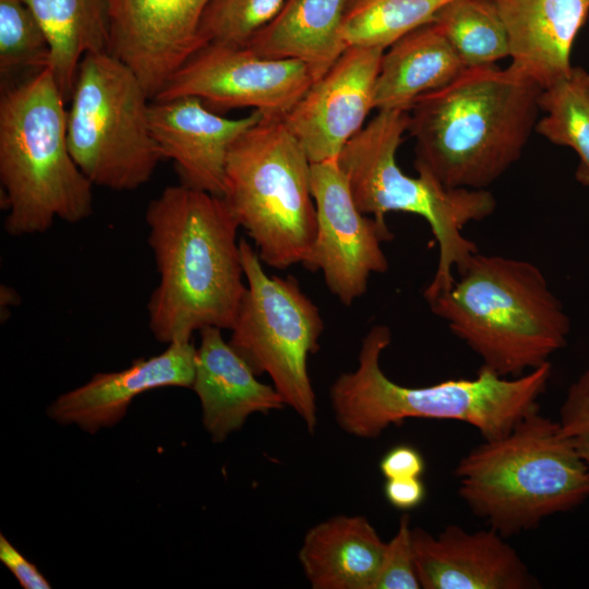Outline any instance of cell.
I'll return each instance as SVG.
<instances>
[{
	"instance_id": "cell-16",
	"label": "cell",
	"mask_w": 589,
	"mask_h": 589,
	"mask_svg": "<svg viewBox=\"0 0 589 589\" xmlns=\"http://www.w3.org/2000/svg\"><path fill=\"white\" fill-rule=\"evenodd\" d=\"M503 536L493 528L468 532L449 525L436 537L412 529L421 588L533 589L538 580Z\"/></svg>"
},
{
	"instance_id": "cell-21",
	"label": "cell",
	"mask_w": 589,
	"mask_h": 589,
	"mask_svg": "<svg viewBox=\"0 0 589 589\" xmlns=\"http://www.w3.org/2000/svg\"><path fill=\"white\" fill-rule=\"evenodd\" d=\"M384 51L374 87V109L409 111L423 94L442 88L467 67L431 22Z\"/></svg>"
},
{
	"instance_id": "cell-23",
	"label": "cell",
	"mask_w": 589,
	"mask_h": 589,
	"mask_svg": "<svg viewBox=\"0 0 589 589\" xmlns=\"http://www.w3.org/2000/svg\"><path fill=\"white\" fill-rule=\"evenodd\" d=\"M50 45L49 65L65 101L71 98L79 64L88 52L107 50L106 0H24Z\"/></svg>"
},
{
	"instance_id": "cell-8",
	"label": "cell",
	"mask_w": 589,
	"mask_h": 589,
	"mask_svg": "<svg viewBox=\"0 0 589 589\" xmlns=\"http://www.w3.org/2000/svg\"><path fill=\"white\" fill-rule=\"evenodd\" d=\"M223 199L263 263L303 264L316 235L311 161L283 118L263 116L233 143Z\"/></svg>"
},
{
	"instance_id": "cell-31",
	"label": "cell",
	"mask_w": 589,
	"mask_h": 589,
	"mask_svg": "<svg viewBox=\"0 0 589 589\" xmlns=\"http://www.w3.org/2000/svg\"><path fill=\"white\" fill-rule=\"evenodd\" d=\"M380 470L386 479L420 478L425 470V461L414 446L398 444L384 454Z\"/></svg>"
},
{
	"instance_id": "cell-34",
	"label": "cell",
	"mask_w": 589,
	"mask_h": 589,
	"mask_svg": "<svg viewBox=\"0 0 589 589\" xmlns=\"http://www.w3.org/2000/svg\"><path fill=\"white\" fill-rule=\"evenodd\" d=\"M0 297H1V315H3V313H7L8 312V306L9 305H13L14 303H16L15 299L19 298L17 293L14 291L13 288L9 287V286H5V285H2L1 286V292H0Z\"/></svg>"
},
{
	"instance_id": "cell-9",
	"label": "cell",
	"mask_w": 589,
	"mask_h": 589,
	"mask_svg": "<svg viewBox=\"0 0 589 589\" xmlns=\"http://www.w3.org/2000/svg\"><path fill=\"white\" fill-rule=\"evenodd\" d=\"M148 100L135 73L107 50L82 58L67 112V139L93 185L133 191L151 180L163 155L152 135Z\"/></svg>"
},
{
	"instance_id": "cell-20",
	"label": "cell",
	"mask_w": 589,
	"mask_h": 589,
	"mask_svg": "<svg viewBox=\"0 0 589 589\" xmlns=\"http://www.w3.org/2000/svg\"><path fill=\"white\" fill-rule=\"evenodd\" d=\"M384 542L363 516H335L312 527L299 551L313 589H373Z\"/></svg>"
},
{
	"instance_id": "cell-18",
	"label": "cell",
	"mask_w": 589,
	"mask_h": 589,
	"mask_svg": "<svg viewBox=\"0 0 589 589\" xmlns=\"http://www.w3.org/2000/svg\"><path fill=\"white\" fill-rule=\"evenodd\" d=\"M506 29L510 67L542 89L567 76L589 0H492Z\"/></svg>"
},
{
	"instance_id": "cell-7",
	"label": "cell",
	"mask_w": 589,
	"mask_h": 589,
	"mask_svg": "<svg viewBox=\"0 0 589 589\" xmlns=\"http://www.w3.org/2000/svg\"><path fill=\"white\" fill-rule=\"evenodd\" d=\"M409 112L382 110L342 148L337 161L347 176L357 207L381 223L390 212L422 217L438 245L434 276L423 296L426 301L448 290L477 245L464 236L465 227L489 217L496 200L488 190L450 189L425 170L406 175L396 153L408 131Z\"/></svg>"
},
{
	"instance_id": "cell-27",
	"label": "cell",
	"mask_w": 589,
	"mask_h": 589,
	"mask_svg": "<svg viewBox=\"0 0 589 589\" xmlns=\"http://www.w3.org/2000/svg\"><path fill=\"white\" fill-rule=\"evenodd\" d=\"M50 45L24 0H0V74L39 72L49 65Z\"/></svg>"
},
{
	"instance_id": "cell-12",
	"label": "cell",
	"mask_w": 589,
	"mask_h": 589,
	"mask_svg": "<svg viewBox=\"0 0 589 589\" xmlns=\"http://www.w3.org/2000/svg\"><path fill=\"white\" fill-rule=\"evenodd\" d=\"M311 190L316 235L303 266L321 271L329 291L351 305L365 293L372 274L388 269L382 244L393 232L357 207L337 159L311 164Z\"/></svg>"
},
{
	"instance_id": "cell-3",
	"label": "cell",
	"mask_w": 589,
	"mask_h": 589,
	"mask_svg": "<svg viewBox=\"0 0 589 589\" xmlns=\"http://www.w3.org/2000/svg\"><path fill=\"white\" fill-rule=\"evenodd\" d=\"M390 341L388 326H373L362 339L357 369L342 373L330 386L335 419L353 436L375 438L392 424L418 418L466 422L484 440H496L539 410L538 400L552 373L551 362L516 377H503L481 366L474 378L402 386L380 365Z\"/></svg>"
},
{
	"instance_id": "cell-5",
	"label": "cell",
	"mask_w": 589,
	"mask_h": 589,
	"mask_svg": "<svg viewBox=\"0 0 589 589\" xmlns=\"http://www.w3.org/2000/svg\"><path fill=\"white\" fill-rule=\"evenodd\" d=\"M64 104L48 67L2 88L0 180L9 236L40 235L57 218L76 224L93 214V183L71 155Z\"/></svg>"
},
{
	"instance_id": "cell-26",
	"label": "cell",
	"mask_w": 589,
	"mask_h": 589,
	"mask_svg": "<svg viewBox=\"0 0 589 589\" xmlns=\"http://www.w3.org/2000/svg\"><path fill=\"white\" fill-rule=\"evenodd\" d=\"M432 22L467 68L491 65L509 57L507 33L492 0H450Z\"/></svg>"
},
{
	"instance_id": "cell-6",
	"label": "cell",
	"mask_w": 589,
	"mask_h": 589,
	"mask_svg": "<svg viewBox=\"0 0 589 589\" xmlns=\"http://www.w3.org/2000/svg\"><path fill=\"white\" fill-rule=\"evenodd\" d=\"M470 510L503 537L538 527L589 496V468L561 424L528 414L464 456L455 469Z\"/></svg>"
},
{
	"instance_id": "cell-29",
	"label": "cell",
	"mask_w": 589,
	"mask_h": 589,
	"mask_svg": "<svg viewBox=\"0 0 589 589\" xmlns=\"http://www.w3.org/2000/svg\"><path fill=\"white\" fill-rule=\"evenodd\" d=\"M412 546L410 517L405 514L399 520L395 536L386 542L373 589H419Z\"/></svg>"
},
{
	"instance_id": "cell-28",
	"label": "cell",
	"mask_w": 589,
	"mask_h": 589,
	"mask_svg": "<svg viewBox=\"0 0 589 589\" xmlns=\"http://www.w3.org/2000/svg\"><path fill=\"white\" fill-rule=\"evenodd\" d=\"M286 0H209L199 32L203 46H247L279 13Z\"/></svg>"
},
{
	"instance_id": "cell-22",
	"label": "cell",
	"mask_w": 589,
	"mask_h": 589,
	"mask_svg": "<svg viewBox=\"0 0 589 589\" xmlns=\"http://www.w3.org/2000/svg\"><path fill=\"white\" fill-rule=\"evenodd\" d=\"M346 1L286 0L247 47L264 58L299 60L316 81L347 49L341 36Z\"/></svg>"
},
{
	"instance_id": "cell-11",
	"label": "cell",
	"mask_w": 589,
	"mask_h": 589,
	"mask_svg": "<svg viewBox=\"0 0 589 589\" xmlns=\"http://www.w3.org/2000/svg\"><path fill=\"white\" fill-rule=\"evenodd\" d=\"M313 82L299 60L264 58L247 46L206 44L153 100L195 96L217 113L251 107L264 117L284 118Z\"/></svg>"
},
{
	"instance_id": "cell-1",
	"label": "cell",
	"mask_w": 589,
	"mask_h": 589,
	"mask_svg": "<svg viewBox=\"0 0 589 589\" xmlns=\"http://www.w3.org/2000/svg\"><path fill=\"white\" fill-rule=\"evenodd\" d=\"M145 220L159 275L147 302L155 339L169 345L207 326L230 330L247 285L240 226L225 200L170 185L149 202Z\"/></svg>"
},
{
	"instance_id": "cell-30",
	"label": "cell",
	"mask_w": 589,
	"mask_h": 589,
	"mask_svg": "<svg viewBox=\"0 0 589 589\" xmlns=\"http://www.w3.org/2000/svg\"><path fill=\"white\" fill-rule=\"evenodd\" d=\"M558 423L589 468V368L568 387Z\"/></svg>"
},
{
	"instance_id": "cell-15",
	"label": "cell",
	"mask_w": 589,
	"mask_h": 589,
	"mask_svg": "<svg viewBox=\"0 0 589 589\" xmlns=\"http://www.w3.org/2000/svg\"><path fill=\"white\" fill-rule=\"evenodd\" d=\"M152 135L163 155L173 161L180 183L224 196L226 165L233 143L263 113L229 119L195 96L153 100L148 108Z\"/></svg>"
},
{
	"instance_id": "cell-33",
	"label": "cell",
	"mask_w": 589,
	"mask_h": 589,
	"mask_svg": "<svg viewBox=\"0 0 589 589\" xmlns=\"http://www.w3.org/2000/svg\"><path fill=\"white\" fill-rule=\"evenodd\" d=\"M426 490L420 478L386 479L384 495L387 502L400 510L418 507L425 498Z\"/></svg>"
},
{
	"instance_id": "cell-19",
	"label": "cell",
	"mask_w": 589,
	"mask_h": 589,
	"mask_svg": "<svg viewBox=\"0 0 589 589\" xmlns=\"http://www.w3.org/2000/svg\"><path fill=\"white\" fill-rule=\"evenodd\" d=\"M192 388L200 398L202 420L213 442L242 428L253 413L279 410L285 402L274 386L261 383L250 365L221 336V328L200 330Z\"/></svg>"
},
{
	"instance_id": "cell-14",
	"label": "cell",
	"mask_w": 589,
	"mask_h": 589,
	"mask_svg": "<svg viewBox=\"0 0 589 589\" xmlns=\"http://www.w3.org/2000/svg\"><path fill=\"white\" fill-rule=\"evenodd\" d=\"M384 51L348 47L283 118L311 164L337 159L364 127Z\"/></svg>"
},
{
	"instance_id": "cell-25",
	"label": "cell",
	"mask_w": 589,
	"mask_h": 589,
	"mask_svg": "<svg viewBox=\"0 0 589 589\" xmlns=\"http://www.w3.org/2000/svg\"><path fill=\"white\" fill-rule=\"evenodd\" d=\"M450 0H347L341 36L345 46L386 49L429 24Z\"/></svg>"
},
{
	"instance_id": "cell-24",
	"label": "cell",
	"mask_w": 589,
	"mask_h": 589,
	"mask_svg": "<svg viewBox=\"0 0 589 589\" xmlns=\"http://www.w3.org/2000/svg\"><path fill=\"white\" fill-rule=\"evenodd\" d=\"M539 107L544 116L534 130L578 155L576 180L589 187V72L573 67L567 76L542 89Z\"/></svg>"
},
{
	"instance_id": "cell-2",
	"label": "cell",
	"mask_w": 589,
	"mask_h": 589,
	"mask_svg": "<svg viewBox=\"0 0 589 589\" xmlns=\"http://www.w3.org/2000/svg\"><path fill=\"white\" fill-rule=\"evenodd\" d=\"M542 88L512 68H467L409 112L417 170L450 189L486 190L521 156Z\"/></svg>"
},
{
	"instance_id": "cell-17",
	"label": "cell",
	"mask_w": 589,
	"mask_h": 589,
	"mask_svg": "<svg viewBox=\"0 0 589 589\" xmlns=\"http://www.w3.org/2000/svg\"><path fill=\"white\" fill-rule=\"evenodd\" d=\"M195 364L196 348L191 340L171 342L157 356L136 359L121 371L97 373L59 395L47 414L60 424H75L88 433L111 428L143 393L169 386L192 388Z\"/></svg>"
},
{
	"instance_id": "cell-4",
	"label": "cell",
	"mask_w": 589,
	"mask_h": 589,
	"mask_svg": "<svg viewBox=\"0 0 589 589\" xmlns=\"http://www.w3.org/2000/svg\"><path fill=\"white\" fill-rule=\"evenodd\" d=\"M457 275L426 302L482 366L516 377L566 346L570 320L536 264L478 251Z\"/></svg>"
},
{
	"instance_id": "cell-13",
	"label": "cell",
	"mask_w": 589,
	"mask_h": 589,
	"mask_svg": "<svg viewBox=\"0 0 589 589\" xmlns=\"http://www.w3.org/2000/svg\"><path fill=\"white\" fill-rule=\"evenodd\" d=\"M107 51L128 65L153 100L200 48L209 0H106Z\"/></svg>"
},
{
	"instance_id": "cell-10",
	"label": "cell",
	"mask_w": 589,
	"mask_h": 589,
	"mask_svg": "<svg viewBox=\"0 0 589 589\" xmlns=\"http://www.w3.org/2000/svg\"><path fill=\"white\" fill-rule=\"evenodd\" d=\"M239 248L247 290L228 342L256 375H269L285 405L313 433L317 408L308 358L320 349L324 329L320 310L296 278L267 275L244 238Z\"/></svg>"
},
{
	"instance_id": "cell-32",
	"label": "cell",
	"mask_w": 589,
	"mask_h": 589,
	"mask_svg": "<svg viewBox=\"0 0 589 589\" xmlns=\"http://www.w3.org/2000/svg\"><path fill=\"white\" fill-rule=\"evenodd\" d=\"M0 561L13 574L24 589L51 588L49 581L38 568L19 552L3 534H0Z\"/></svg>"
}]
</instances>
